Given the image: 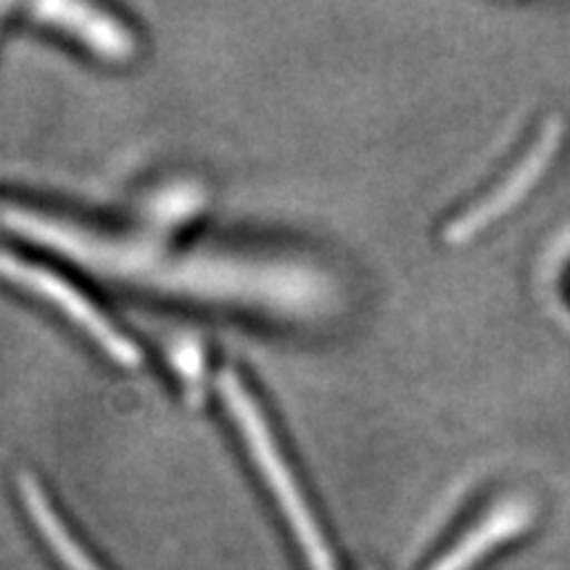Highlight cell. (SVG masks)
I'll return each mask as SVG.
<instances>
[{"mask_svg": "<svg viewBox=\"0 0 570 570\" xmlns=\"http://www.w3.org/2000/svg\"><path fill=\"white\" fill-rule=\"evenodd\" d=\"M6 223L13 230L24 233L27 238L40 244L59 246L71 256H80L88 265H104L111 277H119L127 269L140 265H156V273L146 283L169 285V291L209 298L223 304H244L254 309H294L296 306V267H281L275 262L238 259V256L202 252H164L148 244H127V240H111L104 235L82 230L75 223L53 214H40L32 209H6Z\"/></svg>", "mask_w": 570, "mask_h": 570, "instance_id": "obj_1", "label": "cell"}, {"mask_svg": "<svg viewBox=\"0 0 570 570\" xmlns=\"http://www.w3.org/2000/svg\"><path fill=\"white\" fill-rule=\"evenodd\" d=\"M217 391L235 431H238L240 444H244L248 460H252L256 475H259L262 487L275 502L277 515H281L285 529L298 544L304 566L309 570H338L323 523L312 510L304 483L298 481L294 462L285 452L283 441L277 439V431L269 423L259 396L248 386L246 377L233 367H225L219 373Z\"/></svg>", "mask_w": 570, "mask_h": 570, "instance_id": "obj_2", "label": "cell"}, {"mask_svg": "<svg viewBox=\"0 0 570 570\" xmlns=\"http://www.w3.org/2000/svg\"><path fill=\"white\" fill-rule=\"evenodd\" d=\"M0 277L27 296L38 298L48 309L80 331L98 352L109 356L114 365L135 370L140 367V348L85 291L77 288L69 277H61L42 262L21 256L0 246Z\"/></svg>", "mask_w": 570, "mask_h": 570, "instance_id": "obj_3", "label": "cell"}, {"mask_svg": "<svg viewBox=\"0 0 570 570\" xmlns=\"http://www.w3.org/2000/svg\"><path fill=\"white\" fill-rule=\"evenodd\" d=\"M562 142V119L552 117L547 119L541 132L533 140V146L529 148V154L520 159L512 173L504 177L502 183L491 190L489 196H483L479 204L470 206L468 212H462L458 219L446 225L444 230V240L452 246H462L468 240H473L475 235H481L487 227H491L497 219H502L504 214H510L515 206L523 202L525 196L537 188V183L544 177L550 164L554 161V156L560 151Z\"/></svg>", "mask_w": 570, "mask_h": 570, "instance_id": "obj_4", "label": "cell"}, {"mask_svg": "<svg viewBox=\"0 0 570 570\" xmlns=\"http://www.w3.org/2000/svg\"><path fill=\"white\" fill-rule=\"evenodd\" d=\"M38 24L75 40L85 51L106 61H130L138 53V38L125 19L98 6L42 3L32 9Z\"/></svg>", "mask_w": 570, "mask_h": 570, "instance_id": "obj_5", "label": "cell"}, {"mask_svg": "<svg viewBox=\"0 0 570 570\" xmlns=\"http://www.w3.org/2000/svg\"><path fill=\"white\" fill-rule=\"evenodd\" d=\"M533 518H537V508H533L531 499H502V502H497L489 510V515H483L473 525V531H468L452 550L441 554L431 566V570H470L475 562L487 558L494 547L520 537L533 523Z\"/></svg>", "mask_w": 570, "mask_h": 570, "instance_id": "obj_6", "label": "cell"}, {"mask_svg": "<svg viewBox=\"0 0 570 570\" xmlns=\"http://www.w3.org/2000/svg\"><path fill=\"white\" fill-rule=\"evenodd\" d=\"M17 491L27 518H30V525L46 544V550L51 552V558L59 562L61 570H104L101 562L92 558L88 547L77 539L75 529L67 523V518L61 515L38 479L27 473L19 475Z\"/></svg>", "mask_w": 570, "mask_h": 570, "instance_id": "obj_7", "label": "cell"}]
</instances>
